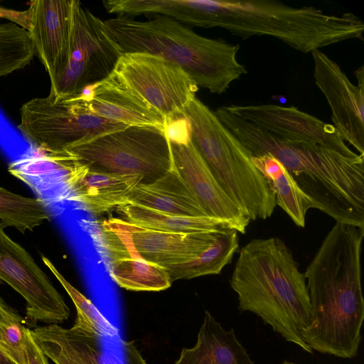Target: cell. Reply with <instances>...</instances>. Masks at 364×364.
<instances>
[{"label":"cell","instance_id":"cell-1","mask_svg":"<svg viewBox=\"0 0 364 364\" xmlns=\"http://www.w3.org/2000/svg\"><path fill=\"white\" fill-rule=\"evenodd\" d=\"M363 237L364 229L336 222L304 272L314 323L302 338L311 350L342 358L358 353L364 319Z\"/></svg>","mask_w":364,"mask_h":364},{"label":"cell","instance_id":"cell-2","mask_svg":"<svg viewBox=\"0 0 364 364\" xmlns=\"http://www.w3.org/2000/svg\"><path fill=\"white\" fill-rule=\"evenodd\" d=\"M215 114L251 156L269 154L278 159L319 210L364 229V155L348 157L318 144L279 139L226 106Z\"/></svg>","mask_w":364,"mask_h":364},{"label":"cell","instance_id":"cell-3","mask_svg":"<svg viewBox=\"0 0 364 364\" xmlns=\"http://www.w3.org/2000/svg\"><path fill=\"white\" fill-rule=\"evenodd\" d=\"M230 284L241 311L255 314L287 341L312 353L302 338L314 323L304 273L282 239L250 240L240 250Z\"/></svg>","mask_w":364,"mask_h":364},{"label":"cell","instance_id":"cell-4","mask_svg":"<svg viewBox=\"0 0 364 364\" xmlns=\"http://www.w3.org/2000/svg\"><path fill=\"white\" fill-rule=\"evenodd\" d=\"M103 23L122 54L145 53L174 63L211 93L225 92L247 73L237 59L240 45L203 37L167 16L151 15L146 21L116 16Z\"/></svg>","mask_w":364,"mask_h":364},{"label":"cell","instance_id":"cell-5","mask_svg":"<svg viewBox=\"0 0 364 364\" xmlns=\"http://www.w3.org/2000/svg\"><path fill=\"white\" fill-rule=\"evenodd\" d=\"M205 28H221L247 39L275 38L304 53L349 39L363 41L364 23L352 13L329 15L314 6L269 0H207Z\"/></svg>","mask_w":364,"mask_h":364},{"label":"cell","instance_id":"cell-6","mask_svg":"<svg viewBox=\"0 0 364 364\" xmlns=\"http://www.w3.org/2000/svg\"><path fill=\"white\" fill-rule=\"evenodd\" d=\"M182 117L188 122L192 143L227 195L250 220L271 217L276 207L273 191L215 112L196 97Z\"/></svg>","mask_w":364,"mask_h":364},{"label":"cell","instance_id":"cell-7","mask_svg":"<svg viewBox=\"0 0 364 364\" xmlns=\"http://www.w3.org/2000/svg\"><path fill=\"white\" fill-rule=\"evenodd\" d=\"M68 151L90 168L139 175L143 183L156 180L173 166L167 132L150 127L129 126Z\"/></svg>","mask_w":364,"mask_h":364},{"label":"cell","instance_id":"cell-8","mask_svg":"<svg viewBox=\"0 0 364 364\" xmlns=\"http://www.w3.org/2000/svg\"><path fill=\"white\" fill-rule=\"evenodd\" d=\"M127 127L87 113L73 96L59 100L47 96L21 106L17 129L39 151L57 153Z\"/></svg>","mask_w":364,"mask_h":364},{"label":"cell","instance_id":"cell-9","mask_svg":"<svg viewBox=\"0 0 364 364\" xmlns=\"http://www.w3.org/2000/svg\"><path fill=\"white\" fill-rule=\"evenodd\" d=\"M122 55L105 31L103 21L74 0L68 60L50 84L48 96L53 100L70 97L102 81L112 73Z\"/></svg>","mask_w":364,"mask_h":364},{"label":"cell","instance_id":"cell-10","mask_svg":"<svg viewBox=\"0 0 364 364\" xmlns=\"http://www.w3.org/2000/svg\"><path fill=\"white\" fill-rule=\"evenodd\" d=\"M112 74L166 123L181 117L199 88L178 65L145 53H123Z\"/></svg>","mask_w":364,"mask_h":364},{"label":"cell","instance_id":"cell-11","mask_svg":"<svg viewBox=\"0 0 364 364\" xmlns=\"http://www.w3.org/2000/svg\"><path fill=\"white\" fill-rule=\"evenodd\" d=\"M101 228L111 260L138 259L164 268L197 257L223 230L174 233L144 228L114 218L103 221Z\"/></svg>","mask_w":364,"mask_h":364},{"label":"cell","instance_id":"cell-12","mask_svg":"<svg viewBox=\"0 0 364 364\" xmlns=\"http://www.w3.org/2000/svg\"><path fill=\"white\" fill-rule=\"evenodd\" d=\"M0 222V279L26 302V320L57 324L68 320L70 309L47 274L22 246L11 240Z\"/></svg>","mask_w":364,"mask_h":364},{"label":"cell","instance_id":"cell-13","mask_svg":"<svg viewBox=\"0 0 364 364\" xmlns=\"http://www.w3.org/2000/svg\"><path fill=\"white\" fill-rule=\"evenodd\" d=\"M314 81L331 109V120L341 139L364 155V65L353 84L339 65L320 50L312 51Z\"/></svg>","mask_w":364,"mask_h":364},{"label":"cell","instance_id":"cell-14","mask_svg":"<svg viewBox=\"0 0 364 364\" xmlns=\"http://www.w3.org/2000/svg\"><path fill=\"white\" fill-rule=\"evenodd\" d=\"M233 114L282 139L320 144L348 157L358 154L348 148L336 128L294 107L277 105L226 106Z\"/></svg>","mask_w":364,"mask_h":364},{"label":"cell","instance_id":"cell-15","mask_svg":"<svg viewBox=\"0 0 364 364\" xmlns=\"http://www.w3.org/2000/svg\"><path fill=\"white\" fill-rule=\"evenodd\" d=\"M74 0H34L23 14L35 54L50 84L64 70L70 53Z\"/></svg>","mask_w":364,"mask_h":364},{"label":"cell","instance_id":"cell-16","mask_svg":"<svg viewBox=\"0 0 364 364\" xmlns=\"http://www.w3.org/2000/svg\"><path fill=\"white\" fill-rule=\"evenodd\" d=\"M169 143L173 165L205 215L229 221L245 234L250 220L219 185L191 139Z\"/></svg>","mask_w":364,"mask_h":364},{"label":"cell","instance_id":"cell-17","mask_svg":"<svg viewBox=\"0 0 364 364\" xmlns=\"http://www.w3.org/2000/svg\"><path fill=\"white\" fill-rule=\"evenodd\" d=\"M85 112L127 126L167 130L166 119L121 84L111 73L73 95Z\"/></svg>","mask_w":364,"mask_h":364},{"label":"cell","instance_id":"cell-18","mask_svg":"<svg viewBox=\"0 0 364 364\" xmlns=\"http://www.w3.org/2000/svg\"><path fill=\"white\" fill-rule=\"evenodd\" d=\"M140 183L141 176L96 170L81 162L69 178L65 199L100 215L127 203L129 194Z\"/></svg>","mask_w":364,"mask_h":364},{"label":"cell","instance_id":"cell-19","mask_svg":"<svg viewBox=\"0 0 364 364\" xmlns=\"http://www.w3.org/2000/svg\"><path fill=\"white\" fill-rule=\"evenodd\" d=\"M70 151L24 156L9 164L8 171L47 203L64 199L70 177L80 164Z\"/></svg>","mask_w":364,"mask_h":364},{"label":"cell","instance_id":"cell-20","mask_svg":"<svg viewBox=\"0 0 364 364\" xmlns=\"http://www.w3.org/2000/svg\"><path fill=\"white\" fill-rule=\"evenodd\" d=\"M127 203L176 215L206 217L174 165L156 180L139 183L129 194Z\"/></svg>","mask_w":364,"mask_h":364},{"label":"cell","instance_id":"cell-21","mask_svg":"<svg viewBox=\"0 0 364 364\" xmlns=\"http://www.w3.org/2000/svg\"><path fill=\"white\" fill-rule=\"evenodd\" d=\"M175 364H254L233 328L225 330L205 312L195 346L183 348Z\"/></svg>","mask_w":364,"mask_h":364},{"label":"cell","instance_id":"cell-22","mask_svg":"<svg viewBox=\"0 0 364 364\" xmlns=\"http://www.w3.org/2000/svg\"><path fill=\"white\" fill-rule=\"evenodd\" d=\"M31 333L55 364H100L101 346L96 337L58 324L36 327Z\"/></svg>","mask_w":364,"mask_h":364},{"label":"cell","instance_id":"cell-23","mask_svg":"<svg viewBox=\"0 0 364 364\" xmlns=\"http://www.w3.org/2000/svg\"><path fill=\"white\" fill-rule=\"evenodd\" d=\"M251 160L273 191L276 205H279L296 225L304 228L307 211L311 208L319 210L318 205L299 188L287 169L272 155L251 156Z\"/></svg>","mask_w":364,"mask_h":364},{"label":"cell","instance_id":"cell-24","mask_svg":"<svg viewBox=\"0 0 364 364\" xmlns=\"http://www.w3.org/2000/svg\"><path fill=\"white\" fill-rule=\"evenodd\" d=\"M120 219L144 228L174 233H193L235 229L230 222L209 218L176 215L127 203L117 207Z\"/></svg>","mask_w":364,"mask_h":364},{"label":"cell","instance_id":"cell-25","mask_svg":"<svg viewBox=\"0 0 364 364\" xmlns=\"http://www.w3.org/2000/svg\"><path fill=\"white\" fill-rule=\"evenodd\" d=\"M238 232L232 228L220 231L212 245L197 257L165 267L171 282L201 276L219 274L232 262L239 248Z\"/></svg>","mask_w":364,"mask_h":364},{"label":"cell","instance_id":"cell-26","mask_svg":"<svg viewBox=\"0 0 364 364\" xmlns=\"http://www.w3.org/2000/svg\"><path fill=\"white\" fill-rule=\"evenodd\" d=\"M110 272L114 281L127 290L158 291L169 288L172 283L164 267L142 259L111 260Z\"/></svg>","mask_w":364,"mask_h":364},{"label":"cell","instance_id":"cell-27","mask_svg":"<svg viewBox=\"0 0 364 364\" xmlns=\"http://www.w3.org/2000/svg\"><path fill=\"white\" fill-rule=\"evenodd\" d=\"M51 218L48 204L43 200L23 196L0 186V222L5 228L13 227L24 233L33 231Z\"/></svg>","mask_w":364,"mask_h":364},{"label":"cell","instance_id":"cell-28","mask_svg":"<svg viewBox=\"0 0 364 364\" xmlns=\"http://www.w3.org/2000/svg\"><path fill=\"white\" fill-rule=\"evenodd\" d=\"M42 260L71 298L77 311L73 329L100 339L103 336H114L118 329L107 320L95 305L70 284L53 262L42 255Z\"/></svg>","mask_w":364,"mask_h":364},{"label":"cell","instance_id":"cell-29","mask_svg":"<svg viewBox=\"0 0 364 364\" xmlns=\"http://www.w3.org/2000/svg\"><path fill=\"white\" fill-rule=\"evenodd\" d=\"M34 54L26 29L13 21L0 23V77L28 65Z\"/></svg>","mask_w":364,"mask_h":364},{"label":"cell","instance_id":"cell-30","mask_svg":"<svg viewBox=\"0 0 364 364\" xmlns=\"http://www.w3.org/2000/svg\"><path fill=\"white\" fill-rule=\"evenodd\" d=\"M22 317L0 297V344L16 364H26Z\"/></svg>","mask_w":364,"mask_h":364},{"label":"cell","instance_id":"cell-31","mask_svg":"<svg viewBox=\"0 0 364 364\" xmlns=\"http://www.w3.org/2000/svg\"><path fill=\"white\" fill-rule=\"evenodd\" d=\"M24 347L26 364H50L48 357L33 339L29 328L26 331Z\"/></svg>","mask_w":364,"mask_h":364},{"label":"cell","instance_id":"cell-32","mask_svg":"<svg viewBox=\"0 0 364 364\" xmlns=\"http://www.w3.org/2000/svg\"><path fill=\"white\" fill-rule=\"evenodd\" d=\"M122 350L125 364H146L133 341H123Z\"/></svg>","mask_w":364,"mask_h":364},{"label":"cell","instance_id":"cell-33","mask_svg":"<svg viewBox=\"0 0 364 364\" xmlns=\"http://www.w3.org/2000/svg\"><path fill=\"white\" fill-rule=\"evenodd\" d=\"M0 364H16L0 344Z\"/></svg>","mask_w":364,"mask_h":364},{"label":"cell","instance_id":"cell-34","mask_svg":"<svg viewBox=\"0 0 364 364\" xmlns=\"http://www.w3.org/2000/svg\"><path fill=\"white\" fill-rule=\"evenodd\" d=\"M282 364H295V363L289 362V361H284Z\"/></svg>","mask_w":364,"mask_h":364}]
</instances>
